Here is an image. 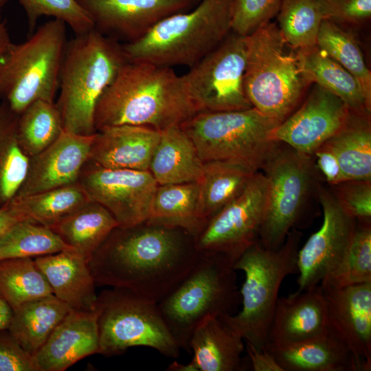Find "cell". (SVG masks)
<instances>
[{
    "label": "cell",
    "mask_w": 371,
    "mask_h": 371,
    "mask_svg": "<svg viewBox=\"0 0 371 371\" xmlns=\"http://www.w3.org/2000/svg\"><path fill=\"white\" fill-rule=\"evenodd\" d=\"M350 111L339 97L314 85L302 106L273 130L271 139L312 156L343 126Z\"/></svg>",
    "instance_id": "cell-16"
},
{
    "label": "cell",
    "mask_w": 371,
    "mask_h": 371,
    "mask_svg": "<svg viewBox=\"0 0 371 371\" xmlns=\"http://www.w3.org/2000/svg\"><path fill=\"white\" fill-rule=\"evenodd\" d=\"M91 16L94 28L129 43L171 14L188 10L199 0H76Z\"/></svg>",
    "instance_id": "cell-18"
},
{
    "label": "cell",
    "mask_w": 371,
    "mask_h": 371,
    "mask_svg": "<svg viewBox=\"0 0 371 371\" xmlns=\"http://www.w3.org/2000/svg\"><path fill=\"white\" fill-rule=\"evenodd\" d=\"M18 115L3 102L0 106V206L7 204L22 185L29 157L17 137Z\"/></svg>",
    "instance_id": "cell-35"
},
{
    "label": "cell",
    "mask_w": 371,
    "mask_h": 371,
    "mask_svg": "<svg viewBox=\"0 0 371 371\" xmlns=\"http://www.w3.org/2000/svg\"><path fill=\"white\" fill-rule=\"evenodd\" d=\"M234 0H201L168 16L137 40L122 45L127 61L192 67L232 32Z\"/></svg>",
    "instance_id": "cell-4"
},
{
    "label": "cell",
    "mask_w": 371,
    "mask_h": 371,
    "mask_svg": "<svg viewBox=\"0 0 371 371\" xmlns=\"http://www.w3.org/2000/svg\"><path fill=\"white\" fill-rule=\"evenodd\" d=\"M265 348L283 371H358L351 352L329 330L304 341Z\"/></svg>",
    "instance_id": "cell-25"
},
{
    "label": "cell",
    "mask_w": 371,
    "mask_h": 371,
    "mask_svg": "<svg viewBox=\"0 0 371 371\" xmlns=\"http://www.w3.org/2000/svg\"><path fill=\"white\" fill-rule=\"evenodd\" d=\"M370 282V222L357 221L345 251L319 285L323 288H342Z\"/></svg>",
    "instance_id": "cell-34"
},
{
    "label": "cell",
    "mask_w": 371,
    "mask_h": 371,
    "mask_svg": "<svg viewBox=\"0 0 371 371\" xmlns=\"http://www.w3.org/2000/svg\"><path fill=\"white\" fill-rule=\"evenodd\" d=\"M90 201L77 182L32 194L14 196L7 205L21 220L49 227Z\"/></svg>",
    "instance_id": "cell-33"
},
{
    "label": "cell",
    "mask_w": 371,
    "mask_h": 371,
    "mask_svg": "<svg viewBox=\"0 0 371 371\" xmlns=\"http://www.w3.org/2000/svg\"><path fill=\"white\" fill-rule=\"evenodd\" d=\"M72 249L49 227L30 221H19L0 236V260L36 258Z\"/></svg>",
    "instance_id": "cell-38"
},
{
    "label": "cell",
    "mask_w": 371,
    "mask_h": 371,
    "mask_svg": "<svg viewBox=\"0 0 371 371\" xmlns=\"http://www.w3.org/2000/svg\"><path fill=\"white\" fill-rule=\"evenodd\" d=\"M282 0H234L232 31L248 36L270 22L279 11Z\"/></svg>",
    "instance_id": "cell-42"
},
{
    "label": "cell",
    "mask_w": 371,
    "mask_h": 371,
    "mask_svg": "<svg viewBox=\"0 0 371 371\" xmlns=\"http://www.w3.org/2000/svg\"><path fill=\"white\" fill-rule=\"evenodd\" d=\"M0 293L14 310L52 291L34 258H17L0 260Z\"/></svg>",
    "instance_id": "cell-37"
},
{
    "label": "cell",
    "mask_w": 371,
    "mask_h": 371,
    "mask_svg": "<svg viewBox=\"0 0 371 371\" xmlns=\"http://www.w3.org/2000/svg\"><path fill=\"white\" fill-rule=\"evenodd\" d=\"M96 310L100 354L111 357L129 348L144 346L168 358L179 356L181 348L157 302L127 289L111 287L98 295Z\"/></svg>",
    "instance_id": "cell-10"
},
{
    "label": "cell",
    "mask_w": 371,
    "mask_h": 371,
    "mask_svg": "<svg viewBox=\"0 0 371 371\" xmlns=\"http://www.w3.org/2000/svg\"><path fill=\"white\" fill-rule=\"evenodd\" d=\"M328 330L326 302L319 284L306 291H295L287 297H278L267 345L296 343Z\"/></svg>",
    "instance_id": "cell-21"
},
{
    "label": "cell",
    "mask_w": 371,
    "mask_h": 371,
    "mask_svg": "<svg viewBox=\"0 0 371 371\" xmlns=\"http://www.w3.org/2000/svg\"><path fill=\"white\" fill-rule=\"evenodd\" d=\"M98 311L71 310L33 357L38 371H64L99 353Z\"/></svg>",
    "instance_id": "cell-20"
},
{
    "label": "cell",
    "mask_w": 371,
    "mask_h": 371,
    "mask_svg": "<svg viewBox=\"0 0 371 371\" xmlns=\"http://www.w3.org/2000/svg\"><path fill=\"white\" fill-rule=\"evenodd\" d=\"M203 164L192 139L175 125L161 131L149 171L158 185L199 182Z\"/></svg>",
    "instance_id": "cell-26"
},
{
    "label": "cell",
    "mask_w": 371,
    "mask_h": 371,
    "mask_svg": "<svg viewBox=\"0 0 371 371\" xmlns=\"http://www.w3.org/2000/svg\"><path fill=\"white\" fill-rule=\"evenodd\" d=\"M234 262L221 253L201 251L189 273L157 303L181 349L190 352L192 333L204 319L232 314L241 302Z\"/></svg>",
    "instance_id": "cell-6"
},
{
    "label": "cell",
    "mask_w": 371,
    "mask_h": 371,
    "mask_svg": "<svg viewBox=\"0 0 371 371\" xmlns=\"http://www.w3.org/2000/svg\"><path fill=\"white\" fill-rule=\"evenodd\" d=\"M300 234L291 231L277 249H267L258 241L245 250L234 262L243 271L245 281L240 290L242 308L221 319L258 349L266 348L268 333L284 279L297 274V254Z\"/></svg>",
    "instance_id": "cell-5"
},
{
    "label": "cell",
    "mask_w": 371,
    "mask_h": 371,
    "mask_svg": "<svg viewBox=\"0 0 371 371\" xmlns=\"http://www.w3.org/2000/svg\"><path fill=\"white\" fill-rule=\"evenodd\" d=\"M20 218L5 204L0 206V236Z\"/></svg>",
    "instance_id": "cell-48"
},
{
    "label": "cell",
    "mask_w": 371,
    "mask_h": 371,
    "mask_svg": "<svg viewBox=\"0 0 371 371\" xmlns=\"http://www.w3.org/2000/svg\"><path fill=\"white\" fill-rule=\"evenodd\" d=\"M280 124L251 107L199 112L180 126L203 163L227 161L258 171L279 144L271 133Z\"/></svg>",
    "instance_id": "cell-9"
},
{
    "label": "cell",
    "mask_w": 371,
    "mask_h": 371,
    "mask_svg": "<svg viewBox=\"0 0 371 371\" xmlns=\"http://www.w3.org/2000/svg\"><path fill=\"white\" fill-rule=\"evenodd\" d=\"M302 75L310 85H317L333 93L350 111L370 115V103L357 79L317 45L296 50Z\"/></svg>",
    "instance_id": "cell-27"
},
{
    "label": "cell",
    "mask_w": 371,
    "mask_h": 371,
    "mask_svg": "<svg viewBox=\"0 0 371 371\" xmlns=\"http://www.w3.org/2000/svg\"><path fill=\"white\" fill-rule=\"evenodd\" d=\"M13 309L0 293V330L8 328Z\"/></svg>",
    "instance_id": "cell-49"
},
{
    "label": "cell",
    "mask_w": 371,
    "mask_h": 371,
    "mask_svg": "<svg viewBox=\"0 0 371 371\" xmlns=\"http://www.w3.org/2000/svg\"><path fill=\"white\" fill-rule=\"evenodd\" d=\"M11 43L8 32L1 21L0 23V67L1 66L5 54Z\"/></svg>",
    "instance_id": "cell-50"
},
{
    "label": "cell",
    "mask_w": 371,
    "mask_h": 371,
    "mask_svg": "<svg viewBox=\"0 0 371 371\" xmlns=\"http://www.w3.org/2000/svg\"><path fill=\"white\" fill-rule=\"evenodd\" d=\"M95 134L83 135L63 130L52 144L29 158L25 178L14 196L77 183L89 160Z\"/></svg>",
    "instance_id": "cell-19"
},
{
    "label": "cell",
    "mask_w": 371,
    "mask_h": 371,
    "mask_svg": "<svg viewBox=\"0 0 371 371\" xmlns=\"http://www.w3.org/2000/svg\"><path fill=\"white\" fill-rule=\"evenodd\" d=\"M199 183L158 185L147 223L182 229L195 238L205 225L199 214Z\"/></svg>",
    "instance_id": "cell-30"
},
{
    "label": "cell",
    "mask_w": 371,
    "mask_h": 371,
    "mask_svg": "<svg viewBox=\"0 0 371 371\" xmlns=\"http://www.w3.org/2000/svg\"><path fill=\"white\" fill-rule=\"evenodd\" d=\"M323 221L297 254L298 288L301 292L319 285L345 251L357 225L346 213L332 192L319 194Z\"/></svg>",
    "instance_id": "cell-15"
},
{
    "label": "cell",
    "mask_w": 371,
    "mask_h": 371,
    "mask_svg": "<svg viewBox=\"0 0 371 371\" xmlns=\"http://www.w3.org/2000/svg\"><path fill=\"white\" fill-rule=\"evenodd\" d=\"M63 130L61 114L54 102L34 101L18 115V140L29 157L48 147Z\"/></svg>",
    "instance_id": "cell-36"
},
{
    "label": "cell",
    "mask_w": 371,
    "mask_h": 371,
    "mask_svg": "<svg viewBox=\"0 0 371 371\" xmlns=\"http://www.w3.org/2000/svg\"><path fill=\"white\" fill-rule=\"evenodd\" d=\"M78 182L90 200L106 209L123 228L148 221L158 186L149 170L106 168L89 161Z\"/></svg>",
    "instance_id": "cell-14"
},
{
    "label": "cell",
    "mask_w": 371,
    "mask_h": 371,
    "mask_svg": "<svg viewBox=\"0 0 371 371\" xmlns=\"http://www.w3.org/2000/svg\"><path fill=\"white\" fill-rule=\"evenodd\" d=\"M337 203L359 222H370L371 180H348L333 186Z\"/></svg>",
    "instance_id": "cell-43"
},
{
    "label": "cell",
    "mask_w": 371,
    "mask_h": 371,
    "mask_svg": "<svg viewBox=\"0 0 371 371\" xmlns=\"http://www.w3.org/2000/svg\"><path fill=\"white\" fill-rule=\"evenodd\" d=\"M246 36L232 31L212 51L182 76L201 112L253 107L244 88Z\"/></svg>",
    "instance_id": "cell-12"
},
{
    "label": "cell",
    "mask_w": 371,
    "mask_h": 371,
    "mask_svg": "<svg viewBox=\"0 0 371 371\" xmlns=\"http://www.w3.org/2000/svg\"><path fill=\"white\" fill-rule=\"evenodd\" d=\"M0 371H38L33 357L8 328L0 330Z\"/></svg>",
    "instance_id": "cell-45"
},
{
    "label": "cell",
    "mask_w": 371,
    "mask_h": 371,
    "mask_svg": "<svg viewBox=\"0 0 371 371\" xmlns=\"http://www.w3.org/2000/svg\"><path fill=\"white\" fill-rule=\"evenodd\" d=\"M267 191L265 175L257 171L243 191L207 221L195 238L198 250L221 253L235 262L259 241Z\"/></svg>",
    "instance_id": "cell-13"
},
{
    "label": "cell",
    "mask_w": 371,
    "mask_h": 371,
    "mask_svg": "<svg viewBox=\"0 0 371 371\" xmlns=\"http://www.w3.org/2000/svg\"><path fill=\"white\" fill-rule=\"evenodd\" d=\"M244 339L221 317L209 316L194 330L190 339L192 360L187 371H239L243 368Z\"/></svg>",
    "instance_id": "cell-24"
},
{
    "label": "cell",
    "mask_w": 371,
    "mask_h": 371,
    "mask_svg": "<svg viewBox=\"0 0 371 371\" xmlns=\"http://www.w3.org/2000/svg\"><path fill=\"white\" fill-rule=\"evenodd\" d=\"M246 43V95L254 108L281 123L295 110L309 85L296 50L271 21L247 36Z\"/></svg>",
    "instance_id": "cell-7"
},
{
    "label": "cell",
    "mask_w": 371,
    "mask_h": 371,
    "mask_svg": "<svg viewBox=\"0 0 371 371\" xmlns=\"http://www.w3.org/2000/svg\"><path fill=\"white\" fill-rule=\"evenodd\" d=\"M199 112L182 76L170 67L127 61L98 100L94 124L96 131L119 125L161 131Z\"/></svg>",
    "instance_id": "cell-2"
},
{
    "label": "cell",
    "mask_w": 371,
    "mask_h": 371,
    "mask_svg": "<svg viewBox=\"0 0 371 371\" xmlns=\"http://www.w3.org/2000/svg\"><path fill=\"white\" fill-rule=\"evenodd\" d=\"M200 256L190 233L144 222L115 227L89 266L96 285L127 289L158 303L189 273Z\"/></svg>",
    "instance_id": "cell-1"
},
{
    "label": "cell",
    "mask_w": 371,
    "mask_h": 371,
    "mask_svg": "<svg viewBox=\"0 0 371 371\" xmlns=\"http://www.w3.org/2000/svg\"><path fill=\"white\" fill-rule=\"evenodd\" d=\"M161 131L138 125L104 128L95 134L89 161L106 168L149 170Z\"/></svg>",
    "instance_id": "cell-22"
},
{
    "label": "cell",
    "mask_w": 371,
    "mask_h": 371,
    "mask_svg": "<svg viewBox=\"0 0 371 371\" xmlns=\"http://www.w3.org/2000/svg\"><path fill=\"white\" fill-rule=\"evenodd\" d=\"M8 0H0V23L1 22V14L2 12V10L5 5V4L8 3Z\"/></svg>",
    "instance_id": "cell-51"
},
{
    "label": "cell",
    "mask_w": 371,
    "mask_h": 371,
    "mask_svg": "<svg viewBox=\"0 0 371 371\" xmlns=\"http://www.w3.org/2000/svg\"><path fill=\"white\" fill-rule=\"evenodd\" d=\"M317 45L357 79L368 101L371 103V72L355 36L346 28L324 19Z\"/></svg>",
    "instance_id": "cell-39"
},
{
    "label": "cell",
    "mask_w": 371,
    "mask_h": 371,
    "mask_svg": "<svg viewBox=\"0 0 371 371\" xmlns=\"http://www.w3.org/2000/svg\"><path fill=\"white\" fill-rule=\"evenodd\" d=\"M313 155L316 157L318 169L330 186H334L346 181L336 155L326 142Z\"/></svg>",
    "instance_id": "cell-46"
},
{
    "label": "cell",
    "mask_w": 371,
    "mask_h": 371,
    "mask_svg": "<svg viewBox=\"0 0 371 371\" xmlns=\"http://www.w3.org/2000/svg\"><path fill=\"white\" fill-rule=\"evenodd\" d=\"M67 43L66 24L55 19L25 42L10 43L0 67V98L12 113L36 100L54 102Z\"/></svg>",
    "instance_id": "cell-8"
},
{
    "label": "cell",
    "mask_w": 371,
    "mask_h": 371,
    "mask_svg": "<svg viewBox=\"0 0 371 371\" xmlns=\"http://www.w3.org/2000/svg\"><path fill=\"white\" fill-rule=\"evenodd\" d=\"M276 16L282 37L292 49H303L317 45L324 20L317 0H282Z\"/></svg>",
    "instance_id": "cell-40"
},
{
    "label": "cell",
    "mask_w": 371,
    "mask_h": 371,
    "mask_svg": "<svg viewBox=\"0 0 371 371\" xmlns=\"http://www.w3.org/2000/svg\"><path fill=\"white\" fill-rule=\"evenodd\" d=\"M19 2L25 11L31 34L37 21L43 16L63 21L76 35L94 28L91 16L76 0H19Z\"/></svg>",
    "instance_id": "cell-41"
},
{
    "label": "cell",
    "mask_w": 371,
    "mask_h": 371,
    "mask_svg": "<svg viewBox=\"0 0 371 371\" xmlns=\"http://www.w3.org/2000/svg\"><path fill=\"white\" fill-rule=\"evenodd\" d=\"M70 311L53 294L37 298L13 310L8 329L34 357Z\"/></svg>",
    "instance_id": "cell-29"
},
{
    "label": "cell",
    "mask_w": 371,
    "mask_h": 371,
    "mask_svg": "<svg viewBox=\"0 0 371 371\" xmlns=\"http://www.w3.org/2000/svg\"><path fill=\"white\" fill-rule=\"evenodd\" d=\"M52 294L72 311L96 309L95 282L88 260L73 249L34 258Z\"/></svg>",
    "instance_id": "cell-23"
},
{
    "label": "cell",
    "mask_w": 371,
    "mask_h": 371,
    "mask_svg": "<svg viewBox=\"0 0 371 371\" xmlns=\"http://www.w3.org/2000/svg\"><path fill=\"white\" fill-rule=\"evenodd\" d=\"M199 183V214L205 223L245 188L256 170L227 161L203 163Z\"/></svg>",
    "instance_id": "cell-31"
},
{
    "label": "cell",
    "mask_w": 371,
    "mask_h": 371,
    "mask_svg": "<svg viewBox=\"0 0 371 371\" xmlns=\"http://www.w3.org/2000/svg\"><path fill=\"white\" fill-rule=\"evenodd\" d=\"M246 350L254 371H283L271 353L266 348L258 349L245 341Z\"/></svg>",
    "instance_id": "cell-47"
},
{
    "label": "cell",
    "mask_w": 371,
    "mask_h": 371,
    "mask_svg": "<svg viewBox=\"0 0 371 371\" xmlns=\"http://www.w3.org/2000/svg\"><path fill=\"white\" fill-rule=\"evenodd\" d=\"M278 146L262 168L268 191L259 242L271 250L281 247L298 224L313 177L312 156Z\"/></svg>",
    "instance_id": "cell-11"
},
{
    "label": "cell",
    "mask_w": 371,
    "mask_h": 371,
    "mask_svg": "<svg viewBox=\"0 0 371 371\" xmlns=\"http://www.w3.org/2000/svg\"><path fill=\"white\" fill-rule=\"evenodd\" d=\"M127 62L122 45L93 28L67 42L56 104L64 130L89 135L98 100Z\"/></svg>",
    "instance_id": "cell-3"
},
{
    "label": "cell",
    "mask_w": 371,
    "mask_h": 371,
    "mask_svg": "<svg viewBox=\"0 0 371 371\" xmlns=\"http://www.w3.org/2000/svg\"><path fill=\"white\" fill-rule=\"evenodd\" d=\"M117 227V223L106 209L90 201L49 228L89 262Z\"/></svg>",
    "instance_id": "cell-28"
},
{
    "label": "cell",
    "mask_w": 371,
    "mask_h": 371,
    "mask_svg": "<svg viewBox=\"0 0 371 371\" xmlns=\"http://www.w3.org/2000/svg\"><path fill=\"white\" fill-rule=\"evenodd\" d=\"M324 19L339 26L359 27L371 18V0H317Z\"/></svg>",
    "instance_id": "cell-44"
},
{
    "label": "cell",
    "mask_w": 371,
    "mask_h": 371,
    "mask_svg": "<svg viewBox=\"0 0 371 371\" xmlns=\"http://www.w3.org/2000/svg\"><path fill=\"white\" fill-rule=\"evenodd\" d=\"M326 143L336 155L346 181L371 180L370 115L350 111L343 126Z\"/></svg>",
    "instance_id": "cell-32"
},
{
    "label": "cell",
    "mask_w": 371,
    "mask_h": 371,
    "mask_svg": "<svg viewBox=\"0 0 371 371\" xmlns=\"http://www.w3.org/2000/svg\"><path fill=\"white\" fill-rule=\"evenodd\" d=\"M328 328L352 355L358 371L371 370V282L323 288Z\"/></svg>",
    "instance_id": "cell-17"
}]
</instances>
